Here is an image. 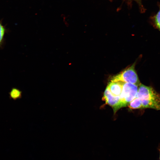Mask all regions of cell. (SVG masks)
<instances>
[{"label": "cell", "instance_id": "obj_2", "mask_svg": "<svg viewBox=\"0 0 160 160\" xmlns=\"http://www.w3.org/2000/svg\"><path fill=\"white\" fill-rule=\"evenodd\" d=\"M135 63L114 76L111 81H120L139 86L141 84L135 69Z\"/></svg>", "mask_w": 160, "mask_h": 160}, {"label": "cell", "instance_id": "obj_6", "mask_svg": "<svg viewBox=\"0 0 160 160\" xmlns=\"http://www.w3.org/2000/svg\"><path fill=\"white\" fill-rule=\"evenodd\" d=\"M22 92L20 89L16 87L12 88L9 92L10 99L15 100L22 97Z\"/></svg>", "mask_w": 160, "mask_h": 160}, {"label": "cell", "instance_id": "obj_7", "mask_svg": "<svg viewBox=\"0 0 160 160\" xmlns=\"http://www.w3.org/2000/svg\"><path fill=\"white\" fill-rule=\"evenodd\" d=\"M128 105L129 108L132 109H143L141 100L137 96Z\"/></svg>", "mask_w": 160, "mask_h": 160}, {"label": "cell", "instance_id": "obj_8", "mask_svg": "<svg viewBox=\"0 0 160 160\" xmlns=\"http://www.w3.org/2000/svg\"><path fill=\"white\" fill-rule=\"evenodd\" d=\"M6 29L3 25L0 23V47L4 44Z\"/></svg>", "mask_w": 160, "mask_h": 160}, {"label": "cell", "instance_id": "obj_4", "mask_svg": "<svg viewBox=\"0 0 160 160\" xmlns=\"http://www.w3.org/2000/svg\"><path fill=\"white\" fill-rule=\"evenodd\" d=\"M104 98L106 103L112 107L114 112L123 106L119 96H114L107 87L104 93Z\"/></svg>", "mask_w": 160, "mask_h": 160}, {"label": "cell", "instance_id": "obj_3", "mask_svg": "<svg viewBox=\"0 0 160 160\" xmlns=\"http://www.w3.org/2000/svg\"><path fill=\"white\" fill-rule=\"evenodd\" d=\"M138 86L130 83H123L122 90L120 97L125 107L136 96Z\"/></svg>", "mask_w": 160, "mask_h": 160}, {"label": "cell", "instance_id": "obj_9", "mask_svg": "<svg viewBox=\"0 0 160 160\" xmlns=\"http://www.w3.org/2000/svg\"><path fill=\"white\" fill-rule=\"evenodd\" d=\"M154 21L155 25L160 31V8L154 16Z\"/></svg>", "mask_w": 160, "mask_h": 160}, {"label": "cell", "instance_id": "obj_5", "mask_svg": "<svg viewBox=\"0 0 160 160\" xmlns=\"http://www.w3.org/2000/svg\"><path fill=\"white\" fill-rule=\"evenodd\" d=\"M124 82L120 81H111L107 87L114 96H120L122 90Z\"/></svg>", "mask_w": 160, "mask_h": 160}, {"label": "cell", "instance_id": "obj_1", "mask_svg": "<svg viewBox=\"0 0 160 160\" xmlns=\"http://www.w3.org/2000/svg\"><path fill=\"white\" fill-rule=\"evenodd\" d=\"M136 96L141 100L143 109L160 110V95L152 87L140 84Z\"/></svg>", "mask_w": 160, "mask_h": 160}, {"label": "cell", "instance_id": "obj_10", "mask_svg": "<svg viewBox=\"0 0 160 160\" xmlns=\"http://www.w3.org/2000/svg\"><path fill=\"white\" fill-rule=\"evenodd\" d=\"M159 153H160L159 159L160 160V149H159Z\"/></svg>", "mask_w": 160, "mask_h": 160}]
</instances>
